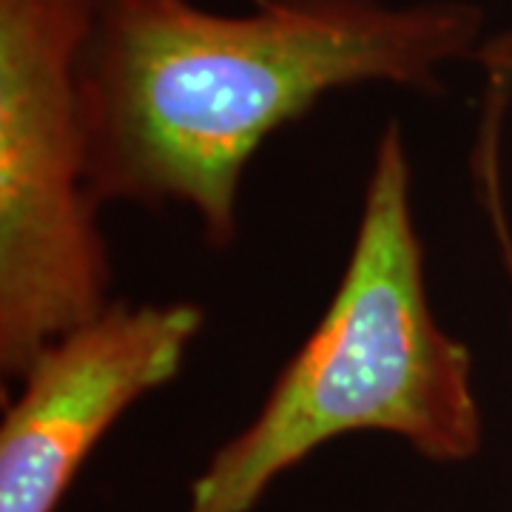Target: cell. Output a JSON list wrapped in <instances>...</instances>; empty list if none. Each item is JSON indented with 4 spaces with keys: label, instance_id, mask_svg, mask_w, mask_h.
Returning <instances> with one entry per match:
<instances>
[{
    "label": "cell",
    "instance_id": "obj_5",
    "mask_svg": "<svg viewBox=\"0 0 512 512\" xmlns=\"http://www.w3.org/2000/svg\"><path fill=\"white\" fill-rule=\"evenodd\" d=\"M484 94H481V117H478L476 148H473V177H476L478 200L487 211L493 228L498 254L512 285V228L504 208V185H501V134L512 103V52H493L484 57Z\"/></svg>",
    "mask_w": 512,
    "mask_h": 512
},
{
    "label": "cell",
    "instance_id": "obj_3",
    "mask_svg": "<svg viewBox=\"0 0 512 512\" xmlns=\"http://www.w3.org/2000/svg\"><path fill=\"white\" fill-rule=\"evenodd\" d=\"M94 0H0V373L111 302L80 60Z\"/></svg>",
    "mask_w": 512,
    "mask_h": 512
},
{
    "label": "cell",
    "instance_id": "obj_2",
    "mask_svg": "<svg viewBox=\"0 0 512 512\" xmlns=\"http://www.w3.org/2000/svg\"><path fill=\"white\" fill-rule=\"evenodd\" d=\"M399 120L379 134L348 262L328 308L256 416L191 481L183 512H251L328 441L384 433L433 464L478 456L473 353L430 302Z\"/></svg>",
    "mask_w": 512,
    "mask_h": 512
},
{
    "label": "cell",
    "instance_id": "obj_4",
    "mask_svg": "<svg viewBox=\"0 0 512 512\" xmlns=\"http://www.w3.org/2000/svg\"><path fill=\"white\" fill-rule=\"evenodd\" d=\"M202 328L197 302L111 299L52 336L3 404L0 512H55L117 419L180 376Z\"/></svg>",
    "mask_w": 512,
    "mask_h": 512
},
{
    "label": "cell",
    "instance_id": "obj_1",
    "mask_svg": "<svg viewBox=\"0 0 512 512\" xmlns=\"http://www.w3.org/2000/svg\"><path fill=\"white\" fill-rule=\"evenodd\" d=\"M487 40L473 0H94L80 60L89 191L97 205H180L225 251L271 134L345 89L441 92Z\"/></svg>",
    "mask_w": 512,
    "mask_h": 512
}]
</instances>
